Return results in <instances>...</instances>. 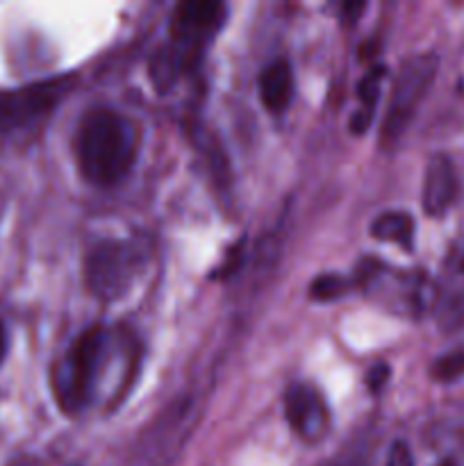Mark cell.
<instances>
[{
  "label": "cell",
  "mask_w": 464,
  "mask_h": 466,
  "mask_svg": "<svg viewBox=\"0 0 464 466\" xmlns=\"http://www.w3.org/2000/svg\"><path fill=\"white\" fill-rule=\"evenodd\" d=\"M439 466H455V464L453 462H441Z\"/></svg>",
  "instance_id": "cell-20"
},
{
  "label": "cell",
  "mask_w": 464,
  "mask_h": 466,
  "mask_svg": "<svg viewBox=\"0 0 464 466\" xmlns=\"http://www.w3.org/2000/svg\"><path fill=\"white\" fill-rule=\"evenodd\" d=\"M371 237L387 244H396L403 250L414 246V218L408 212H385L373 218Z\"/></svg>",
  "instance_id": "cell-10"
},
{
  "label": "cell",
  "mask_w": 464,
  "mask_h": 466,
  "mask_svg": "<svg viewBox=\"0 0 464 466\" xmlns=\"http://www.w3.org/2000/svg\"><path fill=\"white\" fill-rule=\"evenodd\" d=\"M346 294H348V282L341 276H335V273L314 278L312 285H309V299L318 300V303H328V300H335Z\"/></svg>",
  "instance_id": "cell-12"
},
{
  "label": "cell",
  "mask_w": 464,
  "mask_h": 466,
  "mask_svg": "<svg viewBox=\"0 0 464 466\" xmlns=\"http://www.w3.org/2000/svg\"><path fill=\"white\" fill-rule=\"evenodd\" d=\"M458 173L446 155H435L428 162L423 177V209L428 217H444L458 198Z\"/></svg>",
  "instance_id": "cell-8"
},
{
  "label": "cell",
  "mask_w": 464,
  "mask_h": 466,
  "mask_svg": "<svg viewBox=\"0 0 464 466\" xmlns=\"http://www.w3.org/2000/svg\"><path fill=\"white\" fill-rule=\"evenodd\" d=\"M387 466H414L412 453H409L405 441H396V444L391 446L389 455H387Z\"/></svg>",
  "instance_id": "cell-15"
},
{
  "label": "cell",
  "mask_w": 464,
  "mask_h": 466,
  "mask_svg": "<svg viewBox=\"0 0 464 466\" xmlns=\"http://www.w3.org/2000/svg\"><path fill=\"white\" fill-rule=\"evenodd\" d=\"M285 414L294 432L303 440H318L328 428V408L321 394L309 385H294L287 391Z\"/></svg>",
  "instance_id": "cell-7"
},
{
  "label": "cell",
  "mask_w": 464,
  "mask_h": 466,
  "mask_svg": "<svg viewBox=\"0 0 464 466\" xmlns=\"http://www.w3.org/2000/svg\"><path fill=\"white\" fill-rule=\"evenodd\" d=\"M5 350H7V337H5V328L3 323H0V362H3L5 358Z\"/></svg>",
  "instance_id": "cell-19"
},
{
  "label": "cell",
  "mask_w": 464,
  "mask_h": 466,
  "mask_svg": "<svg viewBox=\"0 0 464 466\" xmlns=\"http://www.w3.org/2000/svg\"><path fill=\"white\" fill-rule=\"evenodd\" d=\"M437 68H439V57L435 53L414 55L408 62L400 64L394 89H391V100L387 105L385 121H382V144H394L400 139L435 82Z\"/></svg>",
  "instance_id": "cell-3"
},
{
  "label": "cell",
  "mask_w": 464,
  "mask_h": 466,
  "mask_svg": "<svg viewBox=\"0 0 464 466\" xmlns=\"http://www.w3.org/2000/svg\"><path fill=\"white\" fill-rule=\"evenodd\" d=\"M105 350V332L98 326L85 330L68 349L53 376L55 396L64 412H80L89 403Z\"/></svg>",
  "instance_id": "cell-2"
},
{
  "label": "cell",
  "mask_w": 464,
  "mask_h": 466,
  "mask_svg": "<svg viewBox=\"0 0 464 466\" xmlns=\"http://www.w3.org/2000/svg\"><path fill=\"white\" fill-rule=\"evenodd\" d=\"M259 98L264 107L273 114H280L289 107L294 98V73H291L289 62L276 59L264 68L259 76Z\"/></svg>",
  "instance_id": "cell-9"
},
{
  "label": "cell",
  "mask_w": 464,
  "mask_h": 466,
  "mask_svg": "<svg viewBox=\"0 0 464 466\" xmlns=\"http://www.w3.org/2000/svg\"><path fill=\"white\" fill-rule=\"evenodd\" d=\"M148 71H150V80H153L155 89L159 94H166L173 85H176L177 76L182 71V64L177 59V55L173 53L171 46H162L153 53L148 64Z\"/></svg>",
  "instance_id": "cell-11"
},
{
  "label": "cell",
  "mask_w": 464,
  "mask_h": 466,
  "mask_svg": "<svg viewBox=\"0 0 464 466\" xmlns=\"http://www.w3.org/2000/svg\"><path fill=\"white\" fill-rule=\"evenodd\" d=\"M226 5L217 0H189L176 9L171 27L173 41L168 46L177 55L182 66L194 64V59L203 53L205 46L226 23Z\"/></svg>",
  "instance_id": "cell-5"
},
{
  "label": "cell",
  "mask_w": 464,
  "mask_h": 466,
  "mask_svg": "<svg viewBox=\"0 0 464 466\" xmlns=\"http://www.w3.org/2000/svg\"><path fill=\"white\" fill-rule=\"evenodd\" d=\"M382 76H385V66H378L373 68L371 73H367V76L362 77V82L358 85V96L359 100H362V109L373 112V107H376L378 96H380Z\"/></svg>",
  "instance_id": "cell-14"
},
{
  "label": "cell",
  "mask_w": 464,
  "mask_h": 466,
  "mask_svg": "<svg viewBox=\"0 0 464 466\" xmlns=\"http://www.w3.org/2000/svg\"><path fill=\"white\" fill-rule=\"evenodd\" d=\"M387 378H389V369H387L385 364H376V367L371 369V373H368V378H367L368 390H371V391L382 390V385H385Z\"/></svg>",
  "instance_id": "cell-17"
},
{
  "label": "cell",
  "mask_w": 464,
  "mask_h": 466,
  "mask_svg": "<svg viewBox=\"0 0 464 466\" xmlns=\"http://www.w3.org/2000/svg\"><path fill=\"white\" fill-rule=\"evenodd\" d=\"M362 9H364V5H359V3H346L341 12H344V18H348V21L353 23L355 18H358L359 14H362Z\"/></svg>",
  "instance_id": "cell-18"
},
{
  "label": "cell",
  "mask_w": 464,
  "mask_h": 466,
  "mask_svg": "<svg viewBox=\"0 0 464 466\" xmlns=\"http://www.w3.org/2000/svg\"><path fill=\"white\" fill-rule=\"evenodd\" d=\"M373 123V112H368V109H358V112L353 114V118H350V132L353 135H364V132L371 127Z\"/></svg>",
  "instance_id": "cell-16"
},
{
  "label": "cell",
  "mask_w": 464,
  "mask_h": 466,
  "mask_svg": "<svg viewBox=\"0 0 464 466\" xmlns=\"http://www.w3.org/2000/svg\"><path fill=\"white\" fill-rule=\"evenodd\" d=\"M136 271V253L121 241H103L89 250L85 262V282L100 300H116L130 287Z\"/></svg>",
  "instance_id": "cell-6"
},
{
  "label": "cell",
  "mask_w": 464,
  "mask_h": 466,
  "mask_svg": "<svg viewBox=\"0 0 464 466\" xmlns=\"http://www.w3.org/2000/svg\"><path fill=\"white\" fill-rule=\"evenodd\" d=\"M68 89L71 80L59 77L0 94V137H12L39 126L57 107Z\"/></svg>",
  "instance_id": "cell-4"
},
{
  "label": "cell",
  "mask_w": 464,
  "mask_h": 466,
  "mask_svg": "<svg viewBox=\"0 0 464 466\" xmlns=\"http://www.w3.org/2000/svg\"><path fill=\"white\" fill-rule=\"evenodd\" d=\"M430 376L437 382H453L464 376V350H453V353L441 355L432 362Z\"/></svg>",
  "instance_id": "cell-13"
},
{
  "label": "cell",
  "mask_w": 464,
  "mask_h": 466,
  "mask_svg": "<svg viewBox=\"0 0 464 466\" xmlns=\"http://www.w3.org/2000/svg\"><path fill=\"white\" fill-rule=\"evenodd\" d=\"M82 176L98 187H112L130 173L136 159V130L114 109L96 107L82 116L73 139Z\"/></svg>",
  "instance_id": "cell-1"
}]
</instances>
